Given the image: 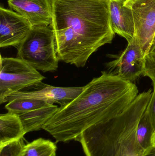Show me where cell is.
Here are the masks:
<instances>
[{
	"label": "cell",
	"mask_w": 155,
	"mask_h": 156,
	"mask_svg": "<svg viewBox=\"0 0 155 156\" xmlns=\"http://www.w3.org/2000/svg\"><path fill=\"white\" fill-rule=\"evenodd\" d=\"M124 4L133 13L135 27L133 38L146 55L155 35V0H125Z\"/></svg>",
	"instance_id": "cell-6"
},
{
	"label": "cell",
	"mask_w": 155,
	"mask_h": 156,
	"mask_svg": "<svg viewBox=\"0 0 155 156\" xmlns=\"http://www.w3.org/2000/svg\"><path fill=\"white\" fill-rule=\"evenodd\" d=\"M108 56L113 58L106 65L109 74L132 83L143 76L145 66V55L133 38L120 54Z\"/></svg>",
	"instance_id": "cell-7"
},
{
	"label": "cell",
	"mask_w": 155,
	"mask_h": 156,
	"mask_svg": "<svg viewBox=\"0 0 155 156\" xmlns=\"http://www.w3.org/2000/svg\"><path fill=\"white\" fill-rule=\"evenodd\" d=\"M112 28L115 34L126 39L127 43L133 38L134 23L132 10L125 5V0H108Z\"/></svg>",
	"instance_id": "cell-11"
},
{
	"label": "cell",
	"mask_w": 155,
	"mask_h": 156,
	"mask_svg": "<svg viewBox=\"0 0 155 156\" xmlns=\"http://www.w3.org/2000/svg\"><path fill=\"white\" fill-rule=\"evenodd\" d=\"M154 131L149 115L145 110L139 121L136 132L139 143L145 151L153 147L152 139Z\"/></svg>",
	"instance_id": "cell-16"
},
{
	"label": "cell",
	"mask_w": 155,
	"mask_h": 156,
	"mask_svg": "<svg viewBox=\"0 0 155 156\" xmlns=\"http://www.w3.org/2000/svg\"><path fill=\"white\" fill-rule=\"evenodd\" d=\"M153 90L137 95L121 114L87 128L76 139L86 156H144L136 132Z\"/></svg>",
	"instance_id": "cell-3"
},
{
	"label": "cell",
	"mask_w": 155,
	"mask_h": 156,
	"mask_svg": "<svg viewBox=\"0 0 155 156\" xmlns=\"http://www.w3.org/2000/svg\"><path fill=\"white\" fill-rule=\"evenodd\" d=\"M143 76L148 77L155 85V53L150 52L145 55V66Z\"/></svg>",
	"instance_id": "cell-18"
},
{
	"label": "cell",
	"mask_w": 155,
	"mask_h": 156,
	"mask_svg": "<svg viewBox=\"0 0 155 156\" xmlns=\"http://www.w3.org/2000/svg\"><path fill=\"white\" fill-rule=\"evenodd\" d=\"M45 78L25 61L1 55L0 102L10 94L34 85Z\"/></svg>",
	"instance_id": "cell-5"
},
{
	"label": "cell",
	"mask_w": 155,
	"mask_h": 156,
	"mask_svg": "<svg viewBox=\"0 0 155 156\" xmlns=\"http://www.w3.org/2000/svg\"><path fill=\"white\" fill-rule=\"evenodd\" d=\"M32 27L22 16L11 9L0 7V47L17 48Z\"/></svg>",
	"instance_id": "cell-9"
},
{
	"label": "cell",
	"mask_w": 155,
	"mask_h": 156,
	"mask_svg": "<svg viewBox=\"0 0 155 156\" xmlns=\"http://www.w3.org/2000/svg\"><path fill=\"white\" fill-rule=\"evenodd\" d=\"M150 52H153V53H155V46L150 49V52H149V53H150Z\"/></svg>",
	"instance_id": "cell-21"
},
{
	"label": "cell",
	"mask_w": 155,
	"mask_h": 156,
	"mask_svg": "<svg viewBox=\"0 0 155 156\" xmlns=\"http://www.w3.org/2000/svg\"><path fill=\"white\" fill-rule=\"evenodd\" d=\"M133 83L102 71L83 86L80 94L64 106L45 125L43 129L57 142L75 140L90 126L119 115L138 94Z\"/></svg>",
	"instance_id": "cell-2"
},
{
	"label": "cell",
	"mask_w": 155,
	"mask_h": 156,
	"mask_svg": "<svg viewBox=\"0 0 155 156\" xmlns=\"http://www.w3.org/2000/svg\"><path fill=\"white\" fill-rule=\"evenodd\" d=\"M154 46H155V35L154 37V38L153 41V44H152V47H151V48H152Z\"/></svg>",
	"instance_id": "cell-22"
},
{
	"label": "cell",
	"mask_w": 155,
	"mask_h": 156,
	"mask_svg": "<svg viewBox=\"0 0 155 156\" xmlns=\"http://www.w3.org/2000/svg\"><path fill=\"white\" fill-rule=\"evenodd\" d=\"M25 145L22 138L0 147V156H20Z\"/></svg>",
	"instance_id": "cell-17"
},
{
	"label": "cell",
	"mask_w": 155,
	"mask_h": 156,
	"mask_svg": "<svg viewBox=\"0 0 155 156\" xmlns=\"http://www.w3.org/2000/svg\"><path fill=\"white\" fill-rule=\"evenodd\" d=\"M59 107L49 105L19 115L25 133L43 129L45 125L57 112Z\"/></svg>",
	"instance_id": "cell-12"
},
{
	"label": "cell",
	"mask_w": 155,
	"mask_h": 156,
	"mask_svg": "<svg viewBox=\"0 0 155 156\" xmlns=\"http://www.w3.org/2000/svg\"><path fill=\"white\" fill-rule=\"evenodd\" d=\"M50 104V103L42 100L16 99L8 102L5 108L9 112L20 115Z\"/></svg>",
	"instance_id": "cell-15"
},
{
	"label": "cell",
	"mask_w": 155,
	"mask_h": 156,
	"mask_svg": "<svg viewBox=\"0 0 155 156\" xmlns=\"http://www.w3.org/2000/svg\"><path fill=\"white\" fill-rule=\"evenodd\" d=\"M146 111L147 112L152 122L154 129L155 130V85L153 84V89L152 95L147 105Z\"/></svg>",
	"instance_id": "cell-19"
},
{
	"label": "cell",
	"mask_w": 155,
	"mask_h": 156,
	"mask_svg": "<svg viewBox=\"0 0 155 156\" xmlns=\"http://www.w3.org/2000/svg\"><path fill=\"white\" fill-rule=\"evenodd\" d=\"M25 134L19 115L9 112L0 115V147L23 138Z\"/></svg>",
	"instance_id": "cell-13"
},
{
	"label": "cell",
	"mask_w": 155,
	"mask_h": 156,
	"mask_svg": "<svg viewBox=\"0 0 155 156\" xmlns=\"http://www.w3.org/2000/svg\"><path fill=\"white\" fill-rule=\"evenodd\" d=\"M152 144L153 147L155 148V130L153 134V136H152Z\"/></svg>",
	"instance_id": "cell-20"
},
{
	"label": "cell",
	"mask_w": 155,
	"mask_h": 156,
	"mask_svg": "<svg viewBox=\"0 0 155 156\" xmlns=\"http://www.w3.org/2000/svg\"><path fill=\"white\" fill-rule=\"evenodd\" d=\"M10 9L26 18L34 27L51 26L52 0H8Z\"/></svg>",
	"instance_id": "cell-10"
},
{
	"label": "cell",
	"mask_w": 155,
	"mask_h": 156,
	"mask_svg": "<svg viewBox=\"0 0 155 156\" xmlns=\"http://www.w3.org/2000/svg\"><path fill=\"white\" fill-rule=\"evenodd\" d=\"M83 87H59L43 83L42 82L19 91L6 96L0 104L16 99H31L45 101L51 104L64 106L72 102L81 94Z\"/></svg>",
	"instance_id": "cell-8"
},
{
	"label": "cell",
	"mask_w": 155,
	"mask_h": 156,
	"mask_svg": "<svg viewBox=\"0 0 155 156\" xmlns=\"http://www.w3.org/2000/svg\"><path fill=\"white\" fill-rule=\"evenodd\" d=\"M55 143L40 138L25 144L20 156H56Z\"/></svg>",
	"instance_id": "cell-14"
},
{
	"label": "cell",
	"mask_w": 155,
	"mask_h": 156,
	"mask_svg": "<svg viewBox=\"0 0 155 156\" xmlns=\"http://www.w3.org/2000/svg\"><path fill=\"white\" fill-rule=\"evenodd\" d=\"M16 48L17 58L37 70L53 72L58 69L59 60L51 26L32 27L29 34Z\"/></svg>",
	"instance_id": "cell-4"
},
{
	"label": "cell",
	"mask_w": 155,
	"mask_h": 156,
	"mask_svg": "<svg viewBox=\"0 0 155 156\" xmlns=\"http://www.w3.org/2000/svg\"><path fill=\"white\" fill-rule=\"evenodd\" d=\"M58 59L78 68L114 37L108 0H52Z\"/></svg>",
	"instance_id": "cell-1"
}]
</instances>
